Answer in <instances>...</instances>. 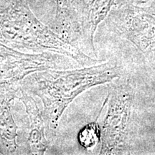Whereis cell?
I'll use <instances>...</instances> for the list:
<instances>
[{"mask_svg":"<svg viewBox=\"0 0 155 155\" xmlns=\"http://www.w3.org/2000/svg\"><path fill=\"white\" fill-rule=\"evenodd\" d=\"M101 139V131L96 122L86 125L78 134V141L84 148L90 149L98 144Z\"/></svg>","mask_w":155,"mask_h":155,"instance_id":"3","label":"cell"},{"mask_svg":"<svg viewBox=\"0 0 155 155\" xmlns=\"http://www.w3.org/2000/svg\"><path fill=\"white\" fill-rule=\"evenodd\" d=\"M108 98L107 113L101 132V154H119L124 150L134 89L129 81H125L112 87Z\"/></svg>","mask_w":155,"mask_h":155,"instance_id":"2","label":"cell"},{"mask_svg":"<svg viewBox=\"0 0 155 155\" xmlns=\"http://www.w3.org/2000/svg\"><path fill=\"white\" fill-rule=\"evenodd\" d=\"M121 75L116 62L63 72L45 87L50 107V117L57 121L65 108L81 93L97 85L111 82Z\"/></svg>","mask_w":155,"mask_h":155,"instance_id":"1","label":"cell"}]
</instances>
